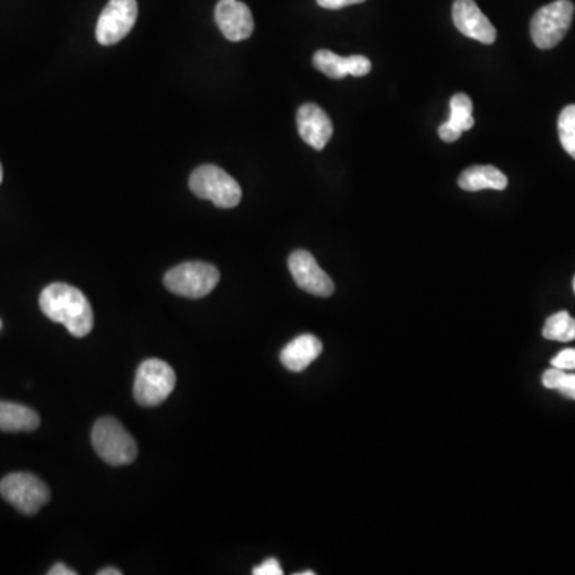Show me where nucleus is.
I'll return each instance as SVG.
<instances>
[{
	"instance_id": "nucleus-1",
	"label": "nucleus",
	"mask_w": 575,
	"mask_h": 575,
	"mask_svg": "<svg viewBox=\"0 0 575 575\" xmlns=\"http://www.w3.org/2000/svg\"><path fill=\"white\" fill-rule=\"evenodd\" d=\"M39 306L45 317L66 326L72 336L85 338L92 333L95 322L93 309L79 288L66 283H52L40 293Z\"/></svg>"
},
{
	"instance_id": "nucleus-2",
	"label": "nucleus",
	"mask_w": 575,
	"mask_h": 575,
	"mask_svg": "<svg viewBox=\"0 0 575 575\" xmlns=\"http://www.w3.org/2000/svg\"><path fill=\"white\" fill-rule=\"evenodd\" d=\"M96 454L112 467H123L135 462L138 446L135 438L114 417H101L92 432Z\"/></svg>"
},
{
	"instance_id": "nucleus-3",
	"label": "nucleus",
	"mask_w": 575,
	"mask_h": 575,
	"mask_svg": "<svg viewBox=\"0 0 575 575\" xmlns=\"http://www.w3.org/2000/svg\"><path fill=\"white\" fill-rule=\"evenodd\" d=\"M189 187L199 199L210 200L218 208L237 207L242 200V189L229 173L216 165L195 168Z\"/></svg>"
},
{
	"instance_id": "nucleus-4",
	"label": "nucleus",
	"mask_w": 575,
	"mask_h": 575,
	"mask_svg": "<svg viewBox=\"0 0 575 575\" xmlns=\"http://www.w3.org/2000/svg\"><path fill=\"white\" fill-rule=\"evenodd\" d=\"M163 283L171 293L183 298H205L218 285L219 270L207 262H184L168 270Z\"/></svg>"
},
{
	"instance_id": "nucleus-5",
	"label": "nucleus",
	"mask_w": 575,
	"mask_h": 575,
	"mask_svg": "<svg viewBox=\"0 0 575 575\" xmlns=\"http://www.w3.org/2000/svg\"><path fill=\"white\" fill-rule=\"evenodd\" d=\"M176 374L167 361L151 358L139 365L136 371L135 400L141 406H159L175 390Z\"/></svg>"
},
{
	"instance_id": "nucleus-6",
	"label": "nucleus",
	"mask_w": 575,
	"mask_h": 575,
	"mask_svg": "<svg viewBox=\"0 0 575 575\" xmlns=\"http://www.w3.org/2000/svg\"><path fill=\"white\" fill-rule=\"evenodd\" d=\"M575 7L571 0H555L532 16L531 36L540 50H550L568 34Z\"/></svg>"
},
{
	"instance_id": "nucleus-7",
	"label": "nucleus",
	"mask_w": 575,
	"mask_h": 575,
	"mask_svg": "<svg viewBox=\"0 0 575 575\" xmlns=\"http://www.w3.org/2000/svg\"><path fill=\"white\" fill-rule=\"evenodd\" d=\"M0 496L26 516L36 515L50 500V489L32 473H10L0 481Z\"/></svg>"
},
{
	"instance_id": "nucleus-8",
	"label": "nucleus",
	"mask_w": 575,
	"mask_h": 575,
	"mask_svg": "<svg viewBox=\"0 0 575 575\" xmlns=\"http://www.w3.org/2000/svg\"><path fill=\"white\" fill-rule=\"evenodd\" d=\"M138 18L136 0H109L96 24V40L101 45L119 44L130 34Z\"/></svg>"
},
{
	"instance_id": "nucleus-9",
	"label": "nucleus",
	"mask_w": 575,
	"mask_h": 575,
	"mask_svg": "<svg viewBox=\"0 0 575 575\" xmlns=\"http://www.w3.org/2000/svg\"><path fill=\"white\" fill-rule=\"evenodd\" d=\"M291 275L301 290L314 294L318 298H330L334 293V283L330 275L318 266L314 256L306 250L291 253L288 259Z\"/></svg>"
},
{
	"instance_id": "nucleus-10",
	"label": "nucleus",
	"mask_w": 575,
	"mask_h": 575,
	"mask_svg": "<svg viewBox=\"0 0 575 575\" xmlns=\"http://www.w3.org/2000/svg\"><path fill=\"white\" fill-rule=\"evenodd\" d=\"M453 21L468 39L478 40L481 44L496 42L497 31L488 16L481 12L475 0H456L453 5Z\"/></svg>"
},
{
	"instance_id": "nucleus-11",
	"label": "nucleus",
	"mask_w": 575,
	"mask_h": 575,
	"mask_svg": "<svg viewBox=\"0 0 575 575\" xmlns=\"http://www.w3.org/2000/svg\"><path fill=\"white\" fill-rule=\"evenodd\" d=\"M215 20L223 36L230 42H242L254 31V20L248 5L240 0H219Z\"/></svg>"
},
{
	"instance_id": "nucleus-12",
	"label": "nucleus",
	"mask_w": 575,
	"mask_h": 575,
	"mask_svg": "<svg viewBox=\"0 0 575 575\" xmlns=\"http://www.w3.org/2000/svg\"><path fill=\"white\" fill-rule=\"evenodd\" d=\"M301 138L317 151L325 149L333 136V123L330 117L317 104H304L296 115Z\"/></svg>"
},
{
	"instance_id": "nucleus-13",
	"label": "nucleus",
	"mask_w": 575,
	"mask_h": 575,
	"mask_svg": "<svg viewBox=\"0 0 575 575\" xmlns=\"http://www.w3.org/2000/svg\"><path fill=\"white\" fill-rule=\"evenodd\" d=\"M314 66L325 76L338 80L344 79L345 76L363 77L371 71V61L366 56L353 55L344 58L330 50L315 53Z\"/></svg>"
},
{
	"instance_id": "nucleus-14",
	"label": "nucleus",
	"mask_w": 575,
	"mask_h": 575,
	"mask_svg": "<svg viewBox=\"0 0 575 575\" xmlns=\"http://www.w3.org/2000/svg\"><path fill=\"white\" fill-rule=\"evenodd\" d=\"M322 350V341L317 336L302 334L286 345L280 353V360L286 369H290L293 373H301L322 355Z\"/></svg>"
},
{
	"instance_id": "nucleus-15",
	"label": "nucleus",
	"mask_w": 575,
	"mask_h": 575,
	"mask_svg": "<svg viewBox=\"0 0 575 575\" xmlns=\"http://www.w3.org/2000/svg\"><path fill=\"white\" fill-rule=\"evenodd\" d=\"M449 106H451L449 120L438 128V133L445 143H454L464 131L470 130L475 125L473 103L465 93H456L451 98Z\"/></svg>"
},
{
	"instance_id": "nucleus-16",
	"label": "nucleus",
	"mask_w": 575,
	"mask_h": 575,
	"mask_svg": "<svg viewBox=\"0 0 575 575\" xmlns=\"http://www.w3.org/2000/svg\"><path fill=\"white\" fill-rule=\"evenodd\" d=\"M507 186V176L491 165H475V167L467 168L459 176V187L467 192L484 191V189L504 191Z\"/></svg>"
},
{
	"instance_id": "nucleus-17",
	"label": "nucleus",
	"mask_w": 575,
	"mask_h": 575,
	"mask_svg": "<svg viewBox=\"0 0 575 575\" xmlns=\"http://www.w3.org/2000/svg\"><path fill=\"white\" fill-rule=\"evenodd\" d=\"M40 417L28 406L0 401V430L2 432H34L39 429Z\"/></svg>"
},
{
	"instance_id": "nucleus-18",
	"label": "nucleus",
	"mask_w": 575,
	"mask_h": 575,
	"mask_svg": "<svg viewBox=\"0 0 575 575\" xmlns=\"http://www.w3.org/2000/svg\"><path fill=\"white\" fill-rule=\"evenodd\" d=\"M542 334H544L545 339H550V341H574L575 320L568 314V312H558V314L548 317Z\"/></svg>"
},
{
	"instance_id": "nucleus-19",
	"label": "nucleus",
	"mask_w": 575,
	"mask_h": 575,
	"mask_svg": "<svg viewBox=\"0 0 575 575\" xmlns=\"http://www.w3.org/2000/svg\"><path fill=\"white\" fill-rule=\"evenodd\" d=\"M542 384L550 390H556L566 398L575 400V374L564 369L552 368L545 371Z\"/></svg>"
},
{
	"instance_id": "nucleus-20",
	"label": "nucleus",
	"mask_w": 575,
	"mask_h": 575,
	"mask_svg": "<svg viewBox=\"0 0 575 575\" xmlns=\"http://www.w3.org/2000/svg\"><path fill=\"white\" fill-rule=\"evenodd\" d=\"M558 133L564 151L575 160V104H569L561 112L558 119Z\"/></svg>"
},
{
	"instance_id": "nucleus-21",
	"label": "nucleus",
	"mask_w": 575,
	"mask_h": 575,
	"mask_svg": "<svg viewBox=\"0 0 575 575\" xmlns=\"http://www.w3.org/2000/svg\"><path fill=\"white\" fill-rule=\"evenodd\" d=\"M553 368L575 371V349H566L552 360Z\"/></svg>"
},
{
	"instance_id": "nucleus-22",
	"label": "nucleus",
	"mask_w": 575,
	"mask_h": 575,
	"mask_svg": "<svg viewBox=\"0 0 575 575\" xmlns=\"http://www.w3.org/2000/svg\"><path fill=\"white\" fill-rule=\"evenodd\" d=\"M254 575H282L283 569L275 558H269L253 569Z\"/></svg>"
},
{
	"instance_id": "nucleus-23",
	"label": "nucleus",
	"mask_w": 575,
	"mask_h": 575,
	"mask_svg": "<svg viewBox=\"0 0 575 575\" xmlns=\"http://www.w3.org/2000/svg\"><path fill=\"white\" fill-rule=\"evenodd\" d=\"M366 0H317V4L326 10H341L349 5L363 4Z\"/></svg>"
},
{
	"instance_id": "nucleus-24",
	"label": "nucleus",
	"mask_w": 575,
	"mask_h": 575,
	"mask_svg": "<svg viewBox=\"0 0 575 575\" xmlns=\"http://www.w3.org/2000/svg\"><path fill=\"white\" fill-rule=\"evenodd\" d=\"M48 575H77V571L68 568L66 564L58 563L55 564V566H52V568H50V571H48Z\"/></svg>"
},
{
	"instance_id": "nucleus-25",
	"label": "nucleus",
	"mask_w": 575,
	"mask_h": 575,
	"mask_svg": "<svg viewBox=\"0 0 575 575\" xmlns=\"http://www.w3.org/2000/svg\"><path fill=\"white\" fill-rule=\"evenodd\" d=\"M122 572L117 568H104L98 571V575H120Z\"/></svg>"
},
{
	"instance_id": "nucleus-26",
	"label": "nucleus",
	"mask_w": 575,
	"mask_h": 575,
	"mask_svg": "<svg viewBox=\"0 0 575 575\" xmlns=\"http://www.w3.org/2000/svg\"><path fill=\"white\" fill-rule=\"evenodd\" d=\"M315 572L312 571H304V572H298V575H314Z\"/></svg>"
},
{
	"instance_id": "nucleus-27",
	"label": "nucleus",
	"mask_w": 575,
	"mask_h": 575,
	"mask_svg": "<svg viewBox=\"0 0 575 575\" xmlns=\"http://www.w3.org/2000/svg\"><path fill=\"white\" fill-rule=\"evenodd\" d=\"M2 178H4V171H2V165H0V183H2Z\"/></svg>"
},
{
	"instance_id": "nucleus-28",
	"label": "nucleus",
	"mask_w": 575,
	"mask_h": 575,
	"mask_svg": "<svg viewBox=\"0 0 575 575\" xmlns=\"http://www.w3.org/2000/svg\"><path fill=\"white\" fill-rule=\"evenodd\" d=\"M574 293H575V278H574Z\"/></svg>"
}]
</instances>
